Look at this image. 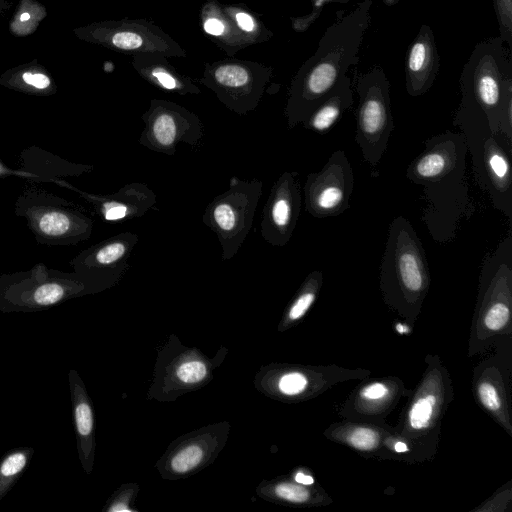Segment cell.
<instances>
[{"label": "cell", "mask_w": 512, "mask_h": 512, "mask_svg": "<svg viewBox=\"0 0 512 512\" xmlns=\"http://www.w3.org/2000/svg\"><path fill=\"white\" fill-rule=\"evenodd\" d=\"M425 149L408 165V180L423 188L427 203L422 222L440 244L452 242L462 220L475 212L466 179L464 135L446 131L424 142Z\"/></svg>", "instance_id": "obj_1"}, {"label": "cell", "mask_w": 512, "mask_h": 512, "mask_svg": "<svg viewBox=\"0 0 512 512\" xmlns=\"http://www.w3.org/2000/svg\"><path fill=\"white\" fill-rule=\"evenodd\" d=\"M372 0L339 10L325 30L315 53L298 69L289 90L285 115L288 126L302 123L325 99L348 69L360 61L359 52L371 23Z\"/></svg>", "instance_id": "obj_2"}, {"label": "cell", "mask_w": 512, "mask_h": 512, "mask_svg": "<svg viewBox=\"0 0 512 512\" xmlns=\"http://www.w3.org/2000/svg\"><path fill=\"white\" fill-rule=\"evenodd\" d=\"M453 124L464 135L478 186L512 222V142L501 132H493L486 116L473 108L459 105Z\"/></svg>", "instance_id": "obj_3"}, {"label": "cell", "mask_w": 512, "mask_h": 512, "mask_svg": "<svg viewBox=\"0 0 512 512\" xmlns=\"http://www.w3.org/2000/svg\"><path fill=\"white\" fill-rule=\"evenodd\" d=\"M459 105L481 111L493 132H500V118L512 102V54L499 36L479 41L463 66Z\"/></svg>", "instance_id": "obj_4"}, {"label": "cell", "mask_w": 512, "mask_h": 512, "mask_svg": "<svg viewBox=\"0 0 512 512\" xmlns=\"http://www.w3.org/2000/svg\"><path fill=\"white\" fill-rule=\"evenodd\" d=\"M355 88L358 94L355 141L364 160L376 167L394 130L390 82L384 69L374 65L356 74Z\"/></svg>", "instance_id": "obj_5"}, {"label": "cell", "mask_w": 512, "mask_h": 512, "mask_svg": "<svg viewBox=\"0 0 512 512\" xmlns=\"http://www.w3.org/2000/svg\"><path fill=\"white\" fill-rule=\"evenodd\" d=\"M381 279L390 289L419 296L429 280L428 261L420 238L403 216L389 224L381 260Z\"/></svg>", "instance_id": "obj_6"}, {"label": "cell", "mask_w": 512, "mask_h": 512, "mask_svg": "<svg viewBox=\"0 0 512 512\" xmlns=\"http://www.w3.org/2000/svg\"><path fill=\"white\" fill-rule=\"evenodd\" d=\"M273 69L262 63L228 57L206 63L199 82L231 110L243 114L259 103Z\"/></svg>", "instance_id": "obj_7"}, {"label": "cell", "mask_w": 512, "mask_h": 512, "mask_svg": "<svg viewBox=\"0 0 512 512\" xmlns=\"http://www.w3.org/2000/svg\"><path fill=\"white\" fill-rule=\"evenodd\" d=\"M353 189L352 166L345 151L336 150L320 171L308 174L304 186L305 210L319 219L338 216L350 208Z\"/></svg>", "instance_id": "obj_8"}, {"label": "cell", "mask_w": 512, "mask_h": 512, "mask_svg": "<svg viewBox=\"0 0 512 512\" xmlns=\"http://www.w3.org/2000/svg\"><path fill=\"white\" fill-rule=\"evenodd\" d=\"M91 40L108 48L136 54L186 57L185 49L155 23L146 19H122L94 25Z\"/></svg>", "instance_id": "obj_9"}, {"label": "cell", "mask_w": 512, "mask_h": 512, "mask_svg": "<svg viewBox=\"0 0 512 512\" xmlns=\"http://www.w3.org/2000/svg\"><path fill=\"white\" fill-rule=\"evenodd\" d=\"M296 176L295 172L283 173L266 203L262 234L272 245H285L296 227L302 200Z\"/></svg>", "instance_id": "obj_10"}, {"label": "cell", "mask_w": 512, "mask_h": 512, "mask_svg": "<svg viewBox=\"0 0 512 512\" xmlns=\"http://www.w3.org/2000/svg\"><path fill=\"white\" fill-rule=\"evenodd\" d=\"M244 197V187H233L216 198L207 210L211 227L226 251L228 244L240 245L250 227L256 200Z\"/></svg>", "instance_id": "obj_11"}, {"label": "cell", "mask_w": 512, "mask_h": 512, "mask_svg": "<svg viewBox=\"0 0 512 512\" xmlns=\"http://www.w3.org/2000/svg\"><path fill=\"white\" fill-rule=\"evenodd\" d=\"M143 119L149 144L163 151L174 148L182 140L188 142L189 128H199L194 114L166 100L153 99Z\"/></svg>", "instance_id": "obj_12"}, {"label": "cell", "mask_w": 512, "mask_h": 512, "mask_svg": "<svg viewBox=\"0 0 512 512\" xmlns=\"http://www.w3.org/2000/svg\"><path fill=\"white\" fill-rule=\"evenodd\" d=\"M440 68L433 30L422 24L416 37L409 45L405 58V87L412 97H418L430 90Z\"/></svg>", "instance_id": "obj_13"}, {"label": "cell", "mask_w": 512, "mask_h": 512, "mask_svg": "<svg viewBox=\"0 0 512 512\" xmlns=\"http://www.w3.org/2000/svg\"><path fill=\"white\" fill-rule=\"evenodd\" d=\"M200 21L203 31L230 57L255 44L224 12L218 0H208L204 3L200 11Z\"/></svg>", "instance_id": "obj_14"}, {"label": "cell", "mask_w": 512, "mask_h": 512, "mask_svg": "<svg viewBox=\"0 0 512 512\" xmlns=\"http://www.w3.org/2000/svg\"><path fill=\"white\" fill-rule=\"evenodd\" d=\"M131 64L142 78L162 90L181 95L200 93L191 78L175 69L163 55H132Z\"/></svg>", "instance_id": "obj_15"}, {"label": "cell", "mask_w": 512, "mask_h": 512, "mask_svg": "<svg viewBox=\"0 0 512 512\" xmlns=\"http://www.w3.org/2000/svg\"><path fill=\"white\" fill-rule=\"evenodd\" d=\"M77 449L81 464L89 471L92 463L94 417L85 386L76 370L68 372Z\"/></svg>", "instance_id": "obj_16"}, {"label": "cell", "mask_w": 512, "mask_h": 512, "mask_svg": "<svg viewBox=\"0 0 512 512\" xmlns=\"http://www.w3.org/2000/svg\"><path fill=\"white\" fill-rule=\"evenodd\" d=\"M353 102L351 78L345 75L302 124L307 130L325 134L352 107Z\"/></svg>", "instance_id": "obj_17"}, {"label": "cell", "mask_w": 512, "mask_h": 512, "mask_svg": "<svg viewBox=\"0 0 512 512\" xmlns=\"http://www.w3.org/2000/svg\"><path fill=\"white\" fill-rule=\"evenodd\" d=\"M35 449L22 446L9 450L0 459V500L13 488L27 469Z\"/></svg>", "instance_id": "obj_18"}, {"label": "cell", "mask_w": 512, "mask_h": 512, "mask_svg": "<svg viewBox=\"0 0 512 512\" xmlns=\"http://www.w3.org/2000/svg\"><path fill=\"white\" fill-rule=\"evenodd\" d=\"M224 12L236 23L238 28L248 35L255 44L266 42L273 37V32L268 30L260 17L251 11L246 5L222 4Z\"/></svg>", "instance_id": "obj_19"}, {"label": "cell", "mask_w": 512, "mask_h": 512, "mask_svg": "<svg viewBox=\"0 0 512 512\" xmlns=\"http://www.w3.org/2000/svg\"><path fill=\"white\" fill-rule=\"evenodd\" d=\"M499 26V37L512 47V0H493Z\"/></svg>", "instance_id": "obj_20"}, {"label": "cell", "mask_w": 512, "mask_h": 512, "mask_svg": "<svg viewBox=\"0 0 512 512\" xmlns=\"http://www.w3.org/2000/svg\"><path fill=\"white\" fill-rule=\"evenodd\" d=\"M435 397L428 395L418 399L409 411V422L412 428L419 430L425 428L433 413Z\"/></svg>", "instance_id": "obj_21"}, {"label": "cell", "mask_w": 512, "mask_h": 512, "mask_svg": "<svg viewBox=\"0 0 512 512\" xmlns=\"http://www.w3.org/2000/svg\"><path fill=\"white\" fill-rule=\"evenodd\" d=\"M203 457L201 448L195 445L188 446L177 453L171 460V467L175 472L185 473L193 469Z\"/></svg>", "instance_id": "obj_22"}, {"label": "cell", "mask_w": 512, "mask_h": 512, "mask_svg": "<svg viewBox=\"0 0 512 512\" xmlns=\"http://www.w3.org/2000/svg\"><path fill=\"white\" fill-rule=\"evenodd\" d=\"M70 226L68 217L60 212L44 214L39 221L40 230L51 236H59L67 232Z\"/></svg>", "instance_id": "obj_23"}, {"label": "cell", "mask_w": 512, "mask_h": 512, "mask_svg": "<svg viewBox=\"0 0 512 512\" xmlns=\"http://www.w3.org/2000/svg\"><path fill=\"white\" fill-rule=\"evenodd\" d=\"M347 0H311L312 11L302 17L291 18L292 26L296 31H305L320 16L323 9L331 3H344Z\"/></svg>", "instance_id": "obj_24"}, {"label": "cell", "mask_w": 512, "mask_h": 512, "mask_svg": "<svg viewBox=\"0 0 512 512\" xmlns=\"http://www.w3.org/2000/svg\"><path fill=\"white\" fill-rule=\"evenodd\" d=\"M510 317L509 307L504 302L493 303L484 318L485 325L491 330H499L506 325Z\"/></svg>", "instance_id": "obj_25"}, {"label": "cell", "mask_w": 512, "mask_h": 512, "mask_svg": "<svg viewBox=\"0 0 512 512\" xmlns=\"http://www.w3.org/2000/svg\"><path fill=\"white\" fill-rule=\"evenodd\" d=\"M130 246L131 243L127 245L124 241L112 242L97 252L96 261L103 265L112 264L122 259Z\"/></svg>", "instance_id": "obj_26"}, {"label": "cell", "mask_w": 512, "mask_h": 512, "mask_svg": "<svg viewBox=\"0 0 512 512\" xmlns=\"http://www.w3.org/2000/svg\"><path fill=\"white\" fill-rule=\"evenodd\" d=\"M347 441L357 449L370 450L378 443L377 433L368 428H356L347 435Z\"/></svg>", "instance_id": "obj_27"}, {"label": "cell", "mask_w": 512, "mask_h": 512, "mask_svg": "<svg viewBox=\"0 0 512 512\" xmlns=\"http://www.w3.org/2000/svg\"><path fill=\"white\" fill-rule=\"evenodd\" d=\"M206 375V367L200 361L183 363L177 370V376L185 383H197Z\"/></svg>", "instance_id": "obj_28"}, {"label": "cell", "mask_w": 512, "mask_h": 512, "mask_svg": "<svg viewBox=\"0 0 512 512\" xmlns=\"http://www.w3.org/2000/svg\"><path fill=\"white\" fill-rule=\"evenodd\" d=\"M275 493L278 497L295 503L305 502L309 497V492L304 487L291 483L277 485Z\"/></svg>", "instance_id": "obj_29"}, {"label": "cell", "mask_w": 512, "mask_h": 512, "mask_svg": "<svg viewBox=\"0 0 512 512\" xmlns=\"http://www.w3.org/2000/svg\"><path fill=\"white\" fill-rule=\"evenodd\" d=\"M307 385V380L305 376L300 373H289L284 376L279 381V389L288 395L298 394L305 389Z\"/></svg>", "instance_id": "obj_30"}, {"label": "cell", "mask_w": 512, "mask_h": 512, "mask_svg": "<svg viewBox=\"0 0 512 512\" xmlns=\"http://www.w3.org/2000/svg\"><path fill=\"white\" fill-rule=\"evenodd\" d=\"M479 396L483 405L490 409L496 410L500 407V399L497 390L490 383H482L479 386Z\"/></svg>", "instance_id": "obj_31"}, {"label": "cell", "mask_w": 512, "mask_h": 512, "mask_svg": "<svg viewBox=\"0 0 512 512\" xmlns=\"http://www.w3.org/2000/svg\"><path fill=\"white\" fill-rule=\"evenodd\" d=\"M22 77L24 82L39 89L47 88L50 85V79L42 73L25 72Z\"/></svg>", "instance_id": "obj_32"}, {"label": "cell", "mask_w": 512, "mask_h": 512, "mask_svg": "<svg viewBox=\"0 0 512 512\" xmlns=\"http://www.w3.org/2000/svg\"><path fill=\"white\" fill-rule=\"evenodd\" d=\"M130 214V210L128 207L119 204V203H111V205H107L105 211V218L107 220H120Z\"/></svg>", "instance_id": "obj_33"}, {"label": "cell", "mask_w": 512, "mask_h": 512, "mask_svg": "<svg viewBox=\"0 0 512 512\" xmlns=\"http://www.w3.org/2000/svg\"><path fill=\"white\" fill-rule=\"evenodd\" d=\"M387 392V387L384 384L375 383L366 387L362 391V395L368 399H379L386 395Z\"/></svg>", "instance_id": "obj_34"}, {"label": "cell", "mask_w": 512, "mask_h": 512, "mask_svg": "<svg viewBox=\"0 0 512 512\" xmlns=\"http://www.w3.org/2000/svg\"><path fill=\"white\" fill-rule=\"evenodd\" d=\"M295 480L304 485H310L314 482V479L311 476L305 475L302 472L296 474Z\"/></svg>", "instance_id": "obj_35"}, {"label": "cell", "mask_w": 512, "mask_h": 512, "mask_svg": "<svg viewBox=\"0 0 512 512\" xmlns=\"http://www.w3.org/2000/svg\"><path fill=\"white\" fill-rule=\"evenodd\" d=\"M394 449L396 452H405L408 450V447L405 443L403 442H397L394 446Z\"/></svg>", "instance_id": "obj_36"}, {"label": "cell", "mask_w": 512, "mask_h": 512, "mask_svg": "<svg viewBox=\"0 0 512 512\" xmlns=\"http://www.w3.org/2000/svg\"><path fill=\"white\" fill-rule=\"evenodd\" d=\"M386 6H394L396 5L400 0H381Z\"/></svg>", "instance_id": "obj_37"}, {"label": "cell", "mask_w": 512, "mask_h": 512, "mask_svg": "<svg viewBox=\"0 0 512 512\" xmlns=\"http://www.w3.org/2000/svg\"><path fill=\"white\" fill-rule=\"evenodd\" d=\"M30 17H29V14L28 13H23L20 17V19L22 21H25V20H28Z\"/></svg>", "instance_id": "obj_38"}]
</instances>
